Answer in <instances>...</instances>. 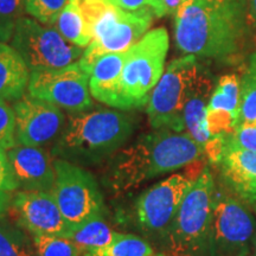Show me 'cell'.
Here are the masks:
<instances>
[{
    "label": "cell",
    "instance_id": "6da1fadb",
    "mask_svg": "<svg viewBox=\"0 0 256 256\" xmlns=\"http://www.w3.org/2000/svg\"><path fill=\"white\" fill-rule=\"evenodd\" d=\"M174 16L176 44L185 55L226 60L244 43L247 0H184Z\"/></svg>",
    "mask_w": 256,
    "mask_h": 256
},
{
    "label": "cell",
    "instance_id": "7a4b0ae2",
    "mask_svg": "<svg viewBox=\"0 0 256 256\" xmlns=\"http://www.w3.org/2000/svg\"><path fill=\"white\" fill-rule=\"evenodd\" d=\"M204 153L203 146L188 133L156 130L138 138L116 156L112 168V186L118 192L128 191L196 162Z\"/></svg>",
    "mask_w": 256,
    "mask_h": 256
},
{
    "label": "cell",
    "instance_id": "3957f363",
    "mask_svg": "<svg viewBox=\"0 0 256 256\" xmlns=\"http://www.w3.org/2000/svg\"><path fill=\"white\" fill-rule=\"evenodd\" d=\"M133 130V118L124 112L98 108L75 113L56 139L52 153L72 164L92 165L118 151Z\"/></svg>",
    "mask_w": 256,
    "mask_h": 256
},
{
    "label": "cell",
    "instance_id": "277c9868",
    "mask_svg": "<svg viewBox=\"0 0 256 256\" xmlns=\"http://www.w3.org/2000/svg\"><path fill=\"white\" fill-rule=\"evenodd\" d=\"M215 183L209 168L204 170L182 202L165 232L171 256H200L211 243Z\"/></svg>",
    "mask_w": 256,
    "mask_h": 256
},
{
    "label": "cell",
    "instance_id": "5b68a950",
    "mask_svg": "<svg viewBox=\"0 0 256 256\" xmlns=\"http://www.w3.org/2000/svg\"><path fill=\"white\" fill-rule=\"evenodd\" d=\"M206 70L194 55L172 60L147 102L148 121L154 130L184 132V110Z\"/></svg>",
    "mask_w": 256,
    "mask_h": 256
},
{
    "label": "cell",
    "instance_id": "8992f818",
    "mask_svg": "<svg viewBox=\"0 0 256 256\" xmlns=\"http://www.w3.org/2000/svg\"><path fill=\"white\" fill-rule=\"evenodd\" d=\"M168 34L164 28L148 31L127 50L121 75L124 110L144 107L164 74Z\"/></svg>",
    "mask_w": 256,
    "mask_h": 256
},
{
    "label": "cell",
    "instance_id": "52a82bcc",
    "mask_svg": "<svg viewBox=\"0 0 256 256\" xmlns=\"http://www.w3.org/2000/svg\"><path fill=\"white\" fill-rule=\"evenodd\" d=\"M55 184L52 194L64 218L72 230L90 220L102 218L104 197L94 176L63 159L54 162Z\"/></svg>",
    "mask_w": 256,
    "mask_h": 256
},
{
    "label": "cell",
    "instance_id": "ba28073f",
    "mask_svg": "<svg viewBox=\"0 0 256 256\" xmlns=\"http://www.w3.org/2000/svg\"><path fill=\"white\" fill-rule=\"evenodd\" d=\"M153 17L151 10L128 12L114 4L92 28V42L78 60L80 66L90 76L92 66L102 55L124 52L142 40L152 25Z\"/></svg>",
    "mask_w": 256,
    "mask_h": 256
},
{
    "label": "cell",
    "instance_id": "9c48e42d",
    "mask_svg": "<svg viewBox=\"0 0 256 256\" xmlns=\"http://www.w3.org/2000/svg\"><path fill=\"white\" fill-rule=\"evenodd\" d=\"M11 46L23 57L30 72L60 69L78 62L83 48L66 42L52 26L22 17L16 25Z\"/></svg>",
    "mask_w": 256,
    "mask_h": 256
},
{
    "label": "cell",
    "instance_id": "30bf717a",
    "mask_svg": "<svg viewBox=\"0 0 256 256\" xmlns=\"http://www.w3.org/2000/svg\"><path fill=\"white\" fill-rule=\"evenodd\" d=\"M89 78L78 60L60 69L31 72L28 90L32 98L50 102L72 114L81 113L92 107Z\"/></svg>",
    "mask_w": 256,
    "mask_h": 256
},
{
    "label": "cell",
    "instance_id": "8fae6325",
    "mask_svg": "<svg viewBox=\"0 0 256 256\" xmlns=\"http://www.w3.org/2000/svg\"><path fill=\"white\" fill-rule=\"evenodd\" d=\"M196 179L174 174L142 192L136 204V220L148 232H164Z\"/></svg>",
    "mask_w": 256,
    "mask_h": 256
},
{
    "label": "cell",
    "instance_id": "7c38bea8",
    "mask_svg": "<svg viewBox=\"0 0 256 256\" xmlns=\"http://www.w3.org/2000/svg\"><path fill=\"white\" fill-rule=\"evenodd\" d=\"M254 228L252 217L241 202L215 194L210 244L223 254L242 255L248 250Z\"/></svg>",
    "mask_w": 256,
    "mask_h": 256
},
{
    "label": "cell",
    "instance_id": "4fadbf2b",
    "mask_svg": "<svg viewBox=\"0 0 256 256\" xmlns=\"http://www.w3.org/2000/svg\"><path fill=\"white\" fill-rule=\"evenodd\" d=\"M14 110L18 145L40 147L62 133L64 114L50 102L24 95L14 102Z\"/></svg>",
    "mask_w": 256,
    "mask_h": 256
},
{
    "label": "cell",
    "instance_id": "5bb4252c",
    "mask_svg": "<svg viewBox=\"0 0 256 256\" xmlns=\"http://www.w3.org/2000/svg\"><path fill=\"white\" fill-rule=\"evenodd\" d=\"M11 209L22 228L32 236L70 238L69 226L51 191H18Z\"/></svg>",
    "mask_w": 256,
    "mask_h": 256
},
{
    "label": "cell",
    "instance_id": "9a60e30c",
    "mask_svg": "<svg viewBox=\"0 0 256 256\" xmlns=\"http://www.w3.org/2000/svg\"><path fill=\"white\" fill-rule=\"evenodd\" d=\"M8 156L20 191L52 192L55 168L46 152L40 147L16 145Z\"/></svg>",
    "mask_w": 256,
    "mask_h": 256
},
{
    "label": "cell",
    "instance_id": "2e32d148",
    "mask_svg": "<svg viewBox=\"0 0 256 256\" xmlns=\"http://www.w3.org/2000/svg\"><path fill=\"white\" fill-rule=\"evenodd\" d=\"M241 80L235 74L222 76L210 96L206 121L211 136H228L236 127L240 107Z\"/></svg>",
    "mask_w": 256,
    "mask_h": 256
},
{
    "label": "cell",
    "instance_id": "e0dca14e",
    "mask_svg": "<svg viewBox=\"0 0 256 256\" xmlns=\"http://www.w3.org/2000/svg\"><path fill=\"white\" fill-rule=\"evenodd\" d=\"M127 51L104 54L96 60L89 78V90L98 101L124 110L121 75Z\"/></svg>",
    "mask_w": 256,
    "mask_h": 256
},
{
    "label": "cell",
    "instance_id": "ac0fdd59",
    "mask_svg": "<svg viewBox=\"0 0 256 256\" xmlns=\"http://www.w3.org/2000/svg\"><path fill=\"white\" fill-rule=\"evenodd\" d=\"M31 72L11 46L0 42V100L17 101L28 87Z\"/></svg>",
    "mask_w": 256,
    "mask_h": 256
},
{
    "label": "cell",
    "instance_id": "d6986e66",
    "mask_svg": "<svg viewBox=\"0 0 256 256\" xmlns=\"http://www.w3.org/2000/svg\"><path fill=\"white\" fill-rule=\"evenodd\" d=\"M211 89L212 81L209 72H206L184 110L185 130H188V133L203 146V148H206L212 139L206 121V107L210 100Z\"/></svg>",
    "mask_w": 256,
    "mask_h": 256
},
{
    "label": "cell",
    "instance_id": "ffe728a7",
    "mask_svg": "<svg viewBox=\"0 0 256 256\" xmlns=\"http://www.w3.org/2000/svg\"><path fill=\"white\" fill-rule=\"evenodd\" d=\"M51 26L74 46L84 48L90 44L92 34L82 16L81 0H69Z\"/></svg>",
    "mask_w": 256,
    "mask_h": 256
},
{
    "label": "cell",
    "instance_id": "44dd1931",
    "mask_svg": "<svg viewBox=\"0 0 256 256\" xmlns=\"http://www.w3.org/2000/svg\"><path fill=\"white\" fill-rule=\"evenodd\" d=\"M119 232H115L106 224L102 218L90 220V222L83 224L80 228L72 230L70 240L75 243L80 252L83 256L88 252L98 250L107 246H110L115 238H118Z\"/></svg>",
    "mask_w": 256,
    "mask_h": 256
},
{
    "label": "cell",
    "instance_id": "7402d4cb",
    "mask_svg": "<svg viewBox=\"0 0 256 256\" xmlns=\"http://www.w3.org/2000/svg\"><path fill=\"white\" fill-rule=\"evenodd\" d=\"M256 122V54L249 58L248 69L241 80L238 124Z\"/></svg>",
    "mask_w": 256,
    "mask_h": 256
},
{
    "label": "cell",
    "instance_id": "603a6c76",
    "mask_svg": "<svg viewBox=\"0 0 256 256\" xmlns=\"http://www.w3.org/2000/svg\"><path fill=\"white\" fill-rule=\"evenodd\" d=\"M0 256H34V249L25 232L4 216H0Z\"/></svg>",
    "mask_w": 256,
    "mask_h": 256
},
{
    "label": "cell",
    "instance_id": "cb8c5ba5",
    "mask_svg": "<svg viewBox=\"0 0 256 256\" xmlns=\"http://www.w3.org/2000/svg\"><path fill=\"white\" fill-rule=\"evenodd\" d=\"M83 256H154V252L142 238L130 234H119L110 246Z\"/></svg>",
    "mask_w": 256,
    "mask_h": 256
},
{
    "label": "cell",
    "instance_id": "d4e9b609",
    "mask_svg": "<svg viewBox=\"0 0 256 256\" xmlns=\"http://www.w3.org/2000/svg\"><path fill=\"white\" fill-rule=\"evenodd\" d=\"M223 174H232L256 180V152L226 150L222 159Z\"/></svg>",
    "mask_w": 256,
    "mask_h": 256
},
{
    "label": "cell",
    "instance_id": "484cf974",
    "mask_svg": "<svg viewBox=\"0 0 256 256\" xmlns=\"http://www.w3.org/2000/svg\"><path fill=\"white\" fill-rule=\"evenodd\" d=\"M17 190L19 186L10 164L8 152L0 150V216H4L11 209Z\"/></svg>",
    "mask_w": 256,
    "mask_h": 256
},
{
    "label": "cell",
    "instance_id": "4316f807",
    "mask_svg": "<svg viewBox=\"0 0 256 256\" xmlns=\"http://www.w3.org/2000/svg\"><path fill=\"white\" fill-rule=\"evenodd\" d=\"M38 256H81L72 240L62 236H32Z\"/></svg>",
    "mask_w": 256,
    "mask_h": 256
},
{
    "label": "cell",
    "instance_id": "83f0119b",
    "mask_svg": "<svg viewBox=\"0 0 256 256\" xmlns=\"http://www.w3.org/2000/svg\"><path fill=\"white\" fill-rule=\"evenodd\" d=\"M25 12V0H0V42L11 40L18 20Z\"/></svg>",
    "mask_w": 256,
    "mask_h": 256
},
{
    "label": "cell",
    "instance_id": "f1b7e54d",
    "mask_svg": "<svg viewBox=\"0 0 256 256\" xmlns=\"http://www.w3.org/2000/svg\"><path fill=\"white\" fill-rule=\"evenodd\" d=\"M69 0H25V11L38 23L52 25Z\"/></svg>",
    "mask_w": 256,
    "mask_h": 256
},
{
    "label": "cell",
    "instance_id": "f546056e",
    "mask_svg": "<svg viewBox=\"0 0 256 256\" xmlns=\"http://www.w3.org/2000/svg\"><path fill=\"white\" fill-rule=\"evenodd\" d=\"M226 150L256 152V124H243L234 128L226 138Z\"/></svg>",
    "mask_w": 256,
    "mask_h": 256
},
{
    "label": "cell",
    "instance_id": "4dcf8cb0",
    "mask_svg": "<svg viewBox=\"0 0 256 256\" xmlns=\"http://www.w3.org/2000/svg\"><path fill=\"white\" fill-rule=\"evenodd\" d=\"M17 144L16 139V119L14 107L0 100V150L8 151Z\"/></svg>",
    "mask_w": 256,
    "mask_h": 256
},
{
    "label": "cell",
    "instance_id": "1f68e13d",
    "mask_svg": "<svg viewBox=\"0 0 256 256\" xmlns=\"http://www.w3.org/2000/svg\"><path fill=\"white\" fill-rule=\"evenodd\" d=\"M120 8L128 12H136L142 10H151L156 17L166 16L162 0H114Z\"/></svg>",
    "mask_w": 256,
    "mask_h": 256
},
{
    "label": "cell",
    "instance_id": "d6a6232c",
    "mask_svg": "<svg viewBox=\"0 0 256 256\" xmlns=\"http://www.w3.org/2000/svg\"><path fill=\"white\" fill-rule=\"evenodd\" d=\"M184 0H162V4L165 6L166 14H176L177 11L183 4Z\"/></svg>",
    "mask_w": 256,
    "mask_h": 256
},
{
    "label": "cell",
    "instance_id": "836d02e7",
    "mask_svg": "<svg viewBox=\"0 0 256 256\" xmlns=\"http://www.w3.org/2000/svg\"><path fill=\"white\" fill-rule=\"evenodd\" d=\"M248 23L256 30V0H247Z\"/></svg>",
    "mask_w": 256,
    "mask_h": 256
},
{
    "label": "cell",
    "instance_id": "e575fe53",
    "mask_svg": "<svg viewBox=\"0 0 256 256\" xmlns=\"http://www.w3.org/2000/svg\"><path fill=\"white\" fill-rule=\"evenodd\" d=\"M200 2H224V0H200Z\"/></svg>",
    "mask_w": 256,
    "mask_h": 256
},
{
    "label": "cell",
    "instance_id": "d590c367",
    "mask_svg": "<svg viewBox=\"0 0 256 256\" xmlns=\"http://www.w3.org/2000/svg\"><path fill=\"white\" fill-rule=\"evenodd\" d=\"M154 256H166V255H164V254H156V255H154Z\"/></svg>",
    "mask_w": 256,
    "mask_h": 256
},
{
    "label": "cell",
    "instance_id": "8d00e7d4",
    "mask_svg": "<svg viewBox=\"0 0 256 256\" xmlns=\"http://www.w3.org/2000/svg\"><path fill=\"white\" fill-rule=\"evenodd\" d=\"M255 211H256V203H255Z\"/></svg>",
    "mask_w": 256,
    "mask_h": 256
},
{
    "label": "cell",
    "instance_id": "74e56055",
    "mask_svg": "<svg viewBox=\"0 0 256 256\" xmlns=\"http://www.w3.org/2000/svg\"><path fill=\"white\" fill-rule=\"evenodd\" d=\"M255 124H256V122H255Z\"/></svg>",
    "mask_w": 256,
    "mask_h": 256
}]
</instances>
